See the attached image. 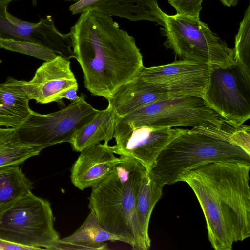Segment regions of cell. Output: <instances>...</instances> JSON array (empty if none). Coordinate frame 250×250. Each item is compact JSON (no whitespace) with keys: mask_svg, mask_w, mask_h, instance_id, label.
<instances>
[{"mask_svg":"<svg viewBox=\"0 0 250 250\" xmlns=\"http://www.w3.org/2000/svg\"><path fill=\"white\" fill-rule=\"evenodd\" d=\"M32 182L20 165L0 167V214L20 198L32 193Z\"/></svg>","mask_w":250,"mask_h":250,"instance_id":"cell-22","label":"cell"},{"mask_svg":"<svg viewBox=\"0 0 250 250\" xmlns=\"http://www.w3.org/2000/svg\"><path fill=\"white\" fill-rule=\"evenodd\" d=\"M1 60H0V63H1Z\"/></svg>","mask_w":250,"mask_h":250,"instance_id":"cell-31","label":"cell"},{"mask_svg":"<svg viewBox=\"0 0 250 250\" xmlns=\"http://www.w3.org/2000/svg\"><path fill=\"white\" fill-rule=\"evenodd\" d=\"M234 49L236 63L250 76V6L246 9L235 36Z\"/></svg>","mask_w":250,"mask_h":250,"instance_id":"cell-24","label":"cell"},{"mask_svg":"<svg viewBox=\"0 0 250 250\" xmlns=\"http://www.w3.org/2000/svg\"><path fill=\"white\" fill-rule=\"evenodd\" d=\"M40 148L21 143L15 128L0 127V167L20 165L29 158L40 154Z\"/></svg>","mask_w":250,"mask_h":250,"instance_id":"cell-23","label":"cell"},{"mask_svg":"<svg viewBox=\"0 0 250 250\" xmlns=\"http://www.w3.org/2000/svg\"><path fill=\"white\" fill-rule=\"evenodd\" d=\"M68 34L84 86L93 96L107 100L144 66L134 38L108 15L83 12Z\"/></svg>","mask_w":250,"mask_h":250,"instance_id":"cell-1","label":"cell"},{"mask_svg":"<svg viewBox=\"0 0 250 250\" xmlns=\"http://www.w3.org/2000/svg\"><path fill=\"white\" fill-rule=\"evenodd\" d=\"M161 28L165 46L181 59L226 68L235 64L233 48L229 47L199 18L164 15Z\"/></svg>","mask_w":250,"mask_h":250,"instance_id":"cell-5","label":"cell"},{"mask_svg":"<svg viewBox=\"0 0 250 250\" xmlns=\"http://www.w3.org/2000/svg\"><path fill=\"white\" fill-rule=\"evenodd\" d=\"M202 98L220 117L242 125L250 118V76L237 63L213 65Z\"/></svg>","mask_w":250,"mask_h":250,"instance_id":"cell-9","label":"cell"},{"mask_svg":"<svg viewBox=\"0 0 250 250\" xmlns=\"http://www.w3.org/2000/svg\"><path fill=\"white\" fill-rule=\"evenodd\" d=\"M203 0H168L177 14L199 18Z\"/></svg>","mask_w":250,"mask_h":250,"instance_id":"cell-26","label":"cell"},{"mask_svg":"<svg viewBox=\"0 0 250 250\" xmlns=\"http://www.w3.org/2000/svg\"><path fill=\"white\" fill-rule=\"evenodd\" d=\"M249 131V125H238L219 116L206 121L176 137L149 170L165 185H172L180 182L186 173L209 163H250V154L240 147Z\"/></svg>","mask_w":250,"mask_h":250,"instance_id":"cell-2","label":"cell"},{"mask_svg":"<svg viewBox=\"0 0 250 250\" xmlns=\"http://www.w3.org/2000/svg\"><path fill=\"white\" fill-rule=\"evenodd\" d=\"M71 168L72 184L83 190L105 179L125 157H117L108 145L98 143L80 152Z\"/></svg>","mask_w":250,"mask_h":250,"instance_id":"cell-15","label":"cell"},{"mask_svg":"<svg viewBox=\"0 0 250 250\" xmlns=\"http://www.w3.org/2000/svg\"><path fill=\"white\" fill-rule=\"evenodd\" d=\"M73 15L94 11L132 21L148 20L164 26L165 13L156 0H81L69 7Z\"/></svg>","mask_w":250,"mask_h":250,"instance_id":"cell-16","label":"cell"},{"mask_svg":"<svg viewBox=\"0 0 250 250\" xmlns=\"http://www.w3.org/2000/svg\"><path fill=\"white\" fill-rule=\"evenodd\" d=\"M78 87L71 88L66 90L62 95V98L67 99L70 101H74L79 98L77 95Z\"/></svg>","mask_w":250,"mask_h":250,"instance_id":"cell-28","label":"cell"},{"mask_svg":"<svg viewBox=\"0 0 250 250\" xmlns=\"http://www.w3.org/2000/svg\"><path fill=\"white\" fill-rule=\"evenodd\" d=\"M219 115L202 97L187 96L158 101L120 118L114 138L117 142L143 126L172 128L197 126Z\"/></svg>","mask_w":250,"mask_h":250,"instance_id":"cell-8","label":"cell"},{"mask_svg":"<svg viewBox=\"0 0 250 250\" xmlns=\"http://www.w3.org/2000/svg\"><path fill=\"white\" fill-rule=\"evenodd\" d=\"M222 3L226 6L231 7L235 6L239 0H220Z\"/></svg>","mask_w":250,"mask_h":250,"instance_id":"cell-29","label":"cell"},{"mask_svg":"<svg viewBox=\"0 0 250 250\" xmlns=\"http://www.w3.org/2000/svg\"><path fill=\"white\" fill-rule=\"evenodd\" d=\"M198 167L214 190L231 239L235 242L249 237L250 163L226 161L209 163Z\"/></svg>","mask_w":250,"mask_h":250,"instance_id":"cell-4","label":"cell"},{"mask_svg":"<svg viewBox=\"0 0 250 250\" xmlns=\"http://www.w3.org/2000/svg\"><path fill=\"white\" fill-rule=\"evenodd\" d=\"M0 47L45 61H50L58 55L38 44L24 41L0 38Z\"/></svg>","mask_w":250,"mask_h":250,"instance_id":"cell-25","label":"cell"},{"mask_svg":"<svg viewBox=\"0 0 250 250\" xmlns=\"http://www.w3.org/2000/svg\"><path fill=\"white\" fill-rule=\"evenodd\" d=\"M31 250L29 248L0 239V250Z\"/></svg>","mask_w":250,"mask_h":250,"instance_id":"cell-27","label":"cell"},{"mask_svg":"<svg viewBox=\"0 0 250 250\" xmlns=\"http://www.w3.org/2000/svg\"><path fill=\"white\" fill-rule=\"evenodd\" d=\"M120 117L108 105L100 110L90 122L79 129L69 142L72 149L80 152L83 149L100 143L108 145L114 138L115 128Z\"/></svg>","mask_w":250,"mask_h":250,"instance_id":"cell-20","label":"cell"},{"mask_svg":"<svg viewBox=\"0 0 250 250\" xmlns=\"http://www.w3.org/2000/svg\"><path fill=\"white\" fill-rule=\"evenodd\" d=\"M14 0H12V1ZM66 1H75V2H77L81 0H65Z\"/></svg>","mask_w":250,"mask_h":250,"instance_id":"cell-30","label":"cell"},{"mask_svg":"<svg viewBox=\"0 0 250 250\" xmlns=\"http://www.w3.org/2000/svg\"><path fill=\"white\" fill-rule=\"evenodd\" d=\"M164 185L160 178L150 170H146L142 177L137 196V216L145 240L149 247V220L155 205L161 198Z\"/></svg>","mask_w":250,"mask_h":250,"instance_id":"cell-21","label":"cell"},{"mask_svg":"<svg viewBox=\"0 0 250 250\" xmlns=\"http://www.w3.org/2000/svg\"><path fill=\"white\" fill-rule=\"evenodd\" d=\"M22 87L30 100L41 104L55 102L63 105L62 94L70 88L78 87V84L70 61L57 55L43 63L31 80L22 81Z\"/></svg>","mask_w":250,"mask_h":250,"instance_id":"cell-12","label":"cell"},{"mask_svg":"<svg viewBox=\"0 0 250 250\" xmlns=\"http://www.w3.org/2000/svg\"><path fill=\"white\" fill-rule=\"evenodd\" d=\"M22 83V80L9 77L0 84V126L16 128L31 113L30 99Z\"/></svg>","mask_w":250,"mask_h":250,"instance_id":"cell-19","label":"cell"},{"mask_svg":"<svg viewBox=\"0 0 250 250\" xmlns=\"http://www.w3.org/2000/svg\"><path fill=\"white\" fill-rule=\"evenodd\" d=\"M11 0H0V38L38 44L67 59L75 58L68 33L62 34L47 15L31 23L10 14L7 7Z\"/></svg>","mask_w":250,"mask_h":250,"instance_id":"cell-11","label":"cell"},{"mask_svg":"<svg viewBox=\"0 0 250 250\" xmlns=\"http://www.w3.org/2000/svg\"><path fill=\"white\" fill-rule=\"evenodd\" d=\"M119 241L125 242L121 237L105 229L100 224L94 211H90L83 224L71 235L59 239L47 250H71L108 249L105 242Z\"/></svg>","mask_w":250,"mask_h":250,"instance_id":"cell-18","label":"cell"},{"mask_svg":"<svg viewBox=\"0 0 250 250\" xmlns=\"http://www.w3.org/2000/svg\"><path fill=\"white\" fill-rule=\"evenodd\" d=\"M171 98L167 92L138 76L119 87L107 99L121 118L156 102Z\"/></svg>","mask_w":250,"mask_h":250,"instance_id":"cell-17","label":"cell"},{"mask_svg":"<svg viewBox=\"0 0 250 250\" xmlns=\"http://www.w3.org/2000/svg\"><path fill=\"white\" fill-rule=\"evenodd\" d=\"M186 130L143 126L133 129L110 148L114 154L132 158L149 170L163 150Z\"/></svg>","mask_w":250,"mask_h":250,"instance_id":"cell-13","label":"cell"},{"mask_svg":"<svg viewBox=\"0 0 250 250\" xmlns=\"http://www.w3.org/2000/svg\"><path fill=\"white\" fill-rule=\"evenodd\" d=\"M146 169L136 160L125 157L105 179L92 187L88 207L101 226L122 238L134 250H147L138 220L136 198Z\"/></svg>","mask_w":250,"mask_h":250,"instance_id":"cell-3","label":"cell"},{"mask_svg":"<svg viewBox=\"0 0 250 250\" xmlns=\"http://www.w3.org/2000/svg\"><path fill=\"white\" fill-rule=\"evenodd\" d=\"M55 220L49 201L30 193L0 214V239L31 250H47L60 239Z\"/></svg>","mask_w":250,"mask_h":250,"instance_id":"cell-6","label":"cell"},{"mask_svg":"<svg viewBox=\"0 0 250 250\" xmlns=\"http://www.w3.org/2000/svg\"><path fill=\"white\" fill-rule=\"evenodd\" d=\"M212 66L181 59L163 65L143 66L138 76L165 90L170 98L187 96L202 97Z\"/></svg>","mask_w":250,"mask_h":250,"instance_id":"cell-10","label":"cell"},{"mask_svg":"<svg viewBox=\"0 0 250 250\" xmlns=\"http://www.w3.org/2000/svg\"><path fill=\"white\" fill-rule=\"evenodd\" d=\"M180 181L188 183L193 190L204 213L208 238L216 250H230L234 242L229 236L214 190L198 167L184 174Z\"/></svg>","mask_w":250,"mask_h":250,"instance_id":"cell-14","label":"cell"},{"mask_svg":"<svg viewBox=\"0 0 250 250\" xmlns=\"http://www.w3.org/2000/svg\"><path fill=\"white\" fill-rule=\"evenodd\" d=\"M100 111L88 103L85 95L81 94L78 99L58 111L41 114L32 110L15 129L21 143L42 150L54 145L69 143L74 134Z\"/></svg>","mask_w":250,"mask_h":250,"instance_id":"cell-7","label":"cell"}]
</instances>
